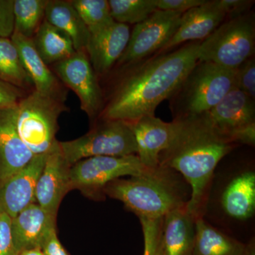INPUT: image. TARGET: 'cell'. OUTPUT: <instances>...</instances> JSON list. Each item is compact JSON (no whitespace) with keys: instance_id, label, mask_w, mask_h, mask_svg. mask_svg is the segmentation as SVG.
I'll use <instances>...</instances> for the list:
<instances>
[{"instance_id":"obj_1","label":"cell","mask_w":255,"mask_h":255,"mask_svg":"<svg viewBox=\"0 0 255 255\" xmlns=\"http://www.w3.org/2000/svg\"><path fill=\"white\" fill-rule=\"evenodd\" d=\"M200 43H186L126 68L99 118L132 123L155 116L159 104L170 98L198 61Z\"/></svg>"},{"instance_id":"obj_2","label":"cell","mask_w":255,"mask_h":255,"mask_svg":"<svg viewBox=\"0 0 255 255\" xmlns=\"http://www.w3.org/2000/svg\"><path fill=\"white\" fill-rule=\"evenodd\" d=\"M167 147L159 164L180 174L191 189L187 210L195 219L203 217L215 169L236 144L216 128L209 114L174 119Z\"/></svg>"},{"instance_id":"obj_3","label":"cell","mask_w":255,"mask_h":255,"mask_svg":"<svg viewBox=\"0 0 255 255\" xmlns=\"http://www.w3.org/2000/svg\"><path fill=\"white\" fill-rule=\"evenodd\" d=\"M104 193L122 201L137 217L156 219L187 206L191 189L180 174L159 164L138 175L114 180Z\"/></svg>"},{"instance_id":"obj_4","label":"cell","mask_w":255,"mask_h":255,"mask_svg":"<svg viewBox=\"0 0 255 255\" xmlns=\"http://www.w3.org/2000/svg\"><path fill=\"white\" fill-rule=\"evenodd\" d=\"M235 74L236 70L198 60L168 100L173 118L210 112L235 87Z\"/></svg>"},{"instance_id":"obj_5","label":"cell","mask_w":255,"mask_h":255,"mask_svg":"<svg viewBox=\"0 0 255 255\" xmlns=\"http://www.w3.org/2000/svg\"><path fill=\"white\" fill-rule=\"evenodd\" d=\"M66 110L63 102L33 90L16 107L15 124L18 135L33 155L48 153L58 140V119Z\"/></svg>"},{"instance_id":"obj_6","label":"cell","mask_w":255,"mask_h":255,"mask_svg":"<svg viewBox=\"0 0 255 255\" xmlns=\"http://www.w3.org/2000/svg\"><path fill=\"white\" fill-rule=\"evenodd\" d=\"M255 17L253 11L244 16L226 19L201 41L198 60L236 70L255 56Z\"/></svg>"},{"instance_id":"obj_7","label":"cell","mask_w":255,"mask_h":255,"mask_svg":"<svg viewBox=\"0 0 255 255\" xmlns=\"http://www.w3.org/2000/svg\"><path fill=\"white\" fill-rule=\"evenodd\" d=\"M62 153L70 165L97 156L137 155V147L130 123L100 119L78 138L60 142Z\"/></svg>"},{"instance_id":"obj_8","label":"cell","mask_w":255,"mask_h":255,"mask_svg":"<svg viewBox=\"0 0 255 255\" xmlns=\"http://www.w3.org/2000/svg\"><path fill=\"white\" fill-rule=\"evenodd\" d=\"M147 169L135 155L89 157L72 165L71 189H78L93 200H105L104 191L110 182L119 178L138 175Z\"/></svg>"},{"instance_id":"obj_9","label":"cell","mask_w":255,"mask_h":255,"mask_svg":"<svg viewBox=\"0 0 255 255\" xmlns=\"http://www.w3.org/2000/svg\"><path fill=\"white\" fill-rule=\"evenodd\" d=\"M182 13L157 9L130 32L127 48L116 65L122 70L150 58L171 39L180 23Z\"/></svg>"},{"instance_id":"obj_10","label":"cell","mask_w":255,"mask_h":255,"mask_svg":"<svg viewBox=\"0 0 255 255\" xmlns=\"http://www.w3.org/2000/svg\"><path fill=\"white\" fill-rule=\"evenodd\" d=\"M209 114L214 127L233 144H255V100L233 87Z\"/></svg>"},{"instance_id":"obj_11","label":"cell","mask_w":255,"mask_h":255,"mask_svg":"<svg viewBox=\"0 0 255 255\" xmlns=\"http://www.w3.org/2000/svg\"><path fill=\"white\" fill-rule=\"evenodd\" d=\"M54 73L60 81L78 96L80 107L94 120L99 117L105 102L98 77L85 51H76L67 59L54 64Z\"/></svg>"},{"instance_id":"obj_12","label":"cell","mask_w":255,"mask_h":255,"mask_svg":"<svg viewBox=\"0 0 255 255\" xmlns=\"http://www.w3.org/2000/svg\"><path fill=\"white\" fill-rule=\"evenodd\" d=\"M71 167L62 153L59 141L57 142L47 153L35 191L36 204L53 216H57L63 198L72 191Z\"/></svg>"},{"instance_id":"obj_13","label":"cell","mask_w":255,"mask_h":255,"mask_svg":"<svg viewBox=\"0 0 255 255\" xmlns=\"http://www.w3.org/2000/svg\"><path fill=\"white\" fill-rule=\"evenodd\" d=\"M46 155L33 156L24 167L0 183V211L11 219L30 204L36 203V184Z\"/></svg>"},{"instance_id":"obj_14","label":"cell","mask_w":255,"mask_h":255,"mask_svg":"<svg viewBox=\"0 0 255 255\" xmlns=\"http://www.w3.org/2000/svg\"><path fill=\"white\" fill-rule=\"evenodd\" d=\"M226 20L218 0H206L204 4L182 14L179 27L168 43L156 54L167 53L188 41H204Z\"/></svg>"},{"instance_id":"obj_15","label":"cell","mask_w":255,"mask_h":255,"mask_svg":"<svg viewBox=\"0 0 255 255\" xmlns=\"http://www.w3.org/2000/svg\"><path fill=\"white\" fill-rule=\"evenodd\" d=\"M130 31L128 25L114 21L90 33L86 52L97 76L111 71L127 48Z\"/></svg>"},{"instance_id":"obj_16","label":"cell","mask_w":255,"mask_h":255,"mask_svg":"<svg viewBox=\"0 0 255 255\" xmlns=\"http://www.w3.org/2000/svg\"><path fill=\"white\" fill-rule=\"evenodd\" d=\"M11 39L17 48L35 91L64 103L67 92L63 83L38 55L32 38H26L14 32Z\"/></svg>"},{"instance_id":"obj_17","label":"cell","mask_w":255,"mask_h":255,"mask_svg":"<svg viewBox=\"0 0 255 255\" xmlns=\"http://www.w3.org/2000/svg\"><path fill=\"white\" fill-rule=\"evenodd\" d=\"M56 219L33 203L11 219V236L18 254L24 250L41 249L45 238L56 228Z\"/></svg>"},{"instance_id":"obj_18","label":"cell","mask_w":255,"mask_h":255,"mask_svg":"<svg viewBox=\"0 0 255 255\" xmlns=\"http://www.w3.org/2000/svg\"><path fill=\"white\" fill-rule=\"evenodd\" d=\"M16 107L0 110V183L24 167L33 153L18 135Z\"/></svg>"},{"instance_id":"obj_19","label":"cell","mask_w":255,"mask_h":255,"mask_svg":"<svg viewBox=\"0 0 255 255\" xmlns=\"http://www.w3.org/2000/svg\"><path fill=\"white\" fill-rule=\"evenodd\" d=\"M221 209L230 219H251L255 213V172L245 169L238 172L223 188L220 198Z\"/></svg>"},{"instance_id":"obj_20","label":"cell","mask_w":255,"mask_h":255,"mask_svg":"<svg viewBox=\"0 0 255 255\" xmlns=\"http://www.w3.org/2000/svg\"><path fill=\"white\" fill-rule=\"evenodd\" d=\"M130 124L140 162L147 168L157 167L159 155L168 144L171 124L155 116L143 117Z\"/></svg>"},{"instance_id":"obj_21","label":"cell","mask_w":255,"mask_h":255,"mask_svg":"<svg viewBox=\"0 0 255 255\" xmlns=\"http://www.w3.org/2000/svg\"><path fill=\"white\" fill-rule=\"evenodd\" d=\"M196 219L187 206L171 211L162 219V255H192Z\"/></svg>"},{"instance_id":"obj_22","label":"cell","mask_w":255,"mask_h":255,"mask_svg":"<svg viewBox=\"0 0 255 255\" xmlns=\"http://www.w3.org/2000/svg\"><path fill=\"white\" fill-rule=\"evenodd\" d=\"M45 19L70 37L76 51L86 52L90 31L71 1L48 0Z\"/></svg>"},{"instance_id":"obj_23","label":"cell","mask_w":255,"mask_h":255,"mask_svg":"<svg viewBox=\"0 0 255 255\" xmlns=\"http://www.w3.org/2000/svg\"><path fill=\"white\" fill-rule=\"evenodd\" d=\"M246 245L221 232L203 217L195 221L192 255H244Z\"/></svg>"},{"instance_id":"obj_24","label":"cell","mask_w":255,"mask_h":255,"mask_svg":"<svg viewBox=\"0 0 255 255\" xmlns=\"http://www.w3.org/2000/svg\"><path fill=\"white\" fill-rule=\"evenodd\" d=\"M32 40L38 55L48 66L70 58L76 52L70 37L46 19Z\"/></svg>"},{"instance_id":"obj_25","label":"cell","mask_w":255,"mask_h":255,"mask_svg":"<svg viewBox=\"0 0 255 255\" xmlns=\"http://www.w3.org/2000/svg\"><path fill=\"white\" fill-rule=\"evenodd\" d=\"M0 79L23 91L34 90L11 38H0Z\"/></svg>"},{"instance_id":"obj_26","label":"cell","mask_w":255,"mask_h":255,"mask_svg":"<svg viewBox=\"0 0 255 255\" xmlns=\"http://www.w3.org/2000/svg\"><path fill=\"white\" fill-rule=\"evenodd\" d=\"M48 0H14V32L33 38L45 20Z\"/></svg>"},{"instance_id":"obj_27","label":"cell","mask_w":255,"mask_h":255,"mask_svg":"<svg viewBox=\"0 0 255 255\" xmlns=\"http://www.w3.org/2000/svg\"><path fill=\"white\" fill-rule=\"evenodd\" d=\"M111 16L116 22L137 24L157 9L156 0H110Z\"/></svg>"},{"instance_id":"obj_28","label":"cell","mask_w":255,"mask_h":255,"mask_svg":"<svg viewBox=\"0 0 255 255\" xmlns=\"http://www.w3.org/2000/svg\"><path fill=\"white\" fill-rule=\"evenodd\" d=\"M72 4L86 25L90 33L109 26L114 19L107 0H73Z\"/></svg>"},{"instance_id":"obj_29","label":"cell","mask_w":255,"mask_h":255,"mask_svg":"<svg viewBox=\"0 0 255 255\" xmlns=\"http://www.w3.org/2000/svg\"><path fill=\"white\" fill-rule=\"evenodd\" d=\"M141 223L144 238L143 255H162L161 235L162 219L138 218Z\"/></svg>"},{"instance_id":"obj_30","label":"cell","mask_w":255,"mask_h":255,"mask_svg":"<svg viewBox=\"0 0 255 255\" xmlns=\"http://www.w3.org/2000/svg\"><path fill=\"white\" fill-rule=\"evenodd\" d=\"M235 87L255 100V58L247 60L236 69Z\"/></svg>"},{"instance_id":"obj_31","label":"cell","mask_w":255,"mask_h":255,"mask_svg":"<svg viewBox=\"0 0 255 255\" xmlns=\"http://www.w3.org/2000/svg\"><path fill=\"white\" fill-rule=\"evenodd\" d=\"M11 221L6 213L0 211V255H18L11 236Z\"/></svg>"},{"instance_id":"obj_32","label":"cell","mask_w":255,"mask_h":255,"mask_svg":"<svg viewBox=\"0 0 255 255\" xmlns=\"http://www.w3.org/2000/svg\"><path fill=\"white\" fill-rule=\"evenodd\" d=\"M14 0H0V38H11L14 32Z\"/></svg>"},{"instance_id":"obj_33","label":"cell","mask_w":255,"mask_h":255,"mask_svg":"<svg viewBox=\"0 0 255 255\" xmlns=\"http://www.w3.org/2000/svg\"><path fill=\"white\" fill-rule=\"evenodd\" d=\"M226 19L241 17L251 12L255 1L252 0H218Z\"/></svg>"},{"instance_id":"obj_34","label":"cell","mask_w":255,"mask_h":255,"mask_svg":"<svg viewBox=\"0 0 255 255\" xmlns=\"http://www.w3.org/2000/svg\"><path fill=\"white\" fill-rule=\"evenodd\" d=\"M25 92L0 79V110L14 108L24 97Z\"/></svg>"},{"instance_id":"obj_35","label":"cell","mask_w":255,"mask_h":255,"mask_svg":"<svg viewBox=\"0 0 255 255\" xmlns=\"http://www.w3.org/2000/svg\"><path fill=\"white\" fill-rule=\"evenodd\" d=\"M206 0H156L157 9L184 14L188 10L206 2Z\"/></svg>"},{"instance_id":"obj_36","label":"cell","mask_w":255,"mask_h":255,"mask_svg":"<svg viewBox=\"0 0 255 255\" xmlns=\"http://www.w3.org/2000/svg\"><path fill=\"white\" fill-rule=\"evenodd\" d=\"M43 255H70L60 243L56 228L52 230L41 246Z\"/></svg>"},{"instance_id":"obj_37","label":"cell","mask_w":255,"mask_h":255,"mask_svg":"<svg viewBox=\"0 0 255 255\" xmlns=\"http://www.w3.org/2000/svg\"><path fill=\"white\" fill-rule=\"evenodd\" d=\"M18 255H43L40 248H33V249L24 250L20 252Z\"/></svg>"},{"instance_id":"obj_38","label":"cell","mask_w":255,"mask_h":255,"mask_svg":"<svg viewBox=\"0 0 255 255\" xmlns=\"http://www.w3.org/2000/svg\"><path fill=\"white\" fill-rule=\"evenodd\" d=\"M244 255H255V243L254 239L246 245V252Z\"/></svg>"}]
</instances>
